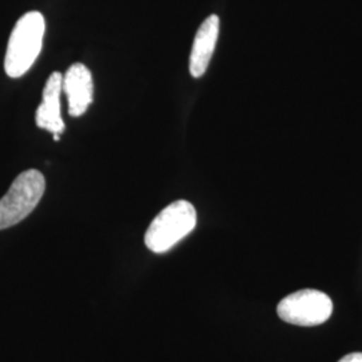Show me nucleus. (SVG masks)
Here are the masks:
<instances>
[{"mask_svg": "<svg viewBox=\"0 0 362 362\" xmlns=\"http://www.w3.org/2000/svg\"><path fill=\"white\" fill-rule=\"evenodd\" d=\"M45 18L40 13H27L16 22L8 40L4 70L11 78H21L34 65L42 50Z\"/></svg>", "mask_w": 362, "mask_h": 362, "instance_id": "nucleus-1", "label": "nucleus"}, {"mask_svg": "<svg viewBox=\"0 0 362 362\" xmlns=\"http://www.w3.org/2000/svg\"><path fill=\"white\" fill-rule=\"evenodd\" d=\"M196 223V209L189 202H173L151 223L144 238L145 245L156 254L167 252L194 231Z\"/></svg>", "mask_w": 362, "mask_h": 362, "instance_id": "nucleus-2", "label": "nucleus"}, {"mask_svg": "<svg viewBox=\"0 0 362 362\" xmlns=\"http://www.w3.org/2000/svg\"><path fill=\"white\" fill-rule=\"evenodd\" d=\"M46 189L45 176L28 169L13 180L8 192L0 199V230L10 228L26 219L38 206Z\"/></svg>", "mask_w": 362, "mask_h": 362, "instance_id": "nucleus-3", "label": "nucleus"}, {"mask_svg": "<svg viewBox=\"0 0 362 362\" xmlns=\"http://www.w3.org/2000/svg\"><path fill=\"white\" fill-rule=\"evenodd\" d=\"M276 311L279 318L287 324L318 326L332 317L333 300L320 290L303 288L284 298Z\"/></svg>", "mask_w": 362, "mask_h": 362, "instance_id": "nucleus-4", "label": "nucleus"}, {"mask_svg": "<svg viewBox=\"0 0 362 362\" xmlns=\"http://www.w3.org/2000/svg\"><path fill=\"white\" fill-rule=\"evenodd\" d=\"M62 90L69 101L70 116H82L93 101V78L90 70L83 64H74L66 71Z\"/></svg>", "mask_w": 362, "mask_h": 362, "instance_id": "nucleus-5", "label": "nucleus"}, {"mask_svg": "<svg viewBox=\"0 0 362 362\" xmlns=\"http://www.w3.org/2000/svg\"><path fill=\"white\" fill-rule=\"evenodd\" d=\"M64 77L59 71H54L43 89V100L35 115L38 128L49 130L52 134H61L65 122L61 117V91Z\"/></svg>", "mask_w": 362, "mask_h": 362, "instance_id": "nucleus-6", "label": "nucleus"}, {"mask_svg": "<svg viewBox=\"0 0 362 362\" xmlns=\"http://www.w3.org/2000/svg\"><path fill=\"white\" fill-rule=\"evenodd\" d=\"M220 21L218 15H209L199 27L194 37L189 71L192 77L200 78L207 71L208 65L215 52V46L219 37Z\"/></svg>", "mask_w": 362, "mask_h": 362, "instance_id": "nucleus-7", "label": "nucleus"}, {"mask_svg": "<svg viewBox=\"0 0 362 362\" xmlns=\"http://www.w3.org/2000/svg\"><path fill=\"white\" fill-rule=\"evenodd\" d=\"M338 362H362V353H350L348 356H345L344 358H341Z\"/></svg>", "mask_w": 362, "mask_h": 362, "instance_id": "nucleus-8", "label": "nucleus"}, {"mask_svg": "<svg viewBox=\"0 0 362 362\" xmlns=\"http://www.w3.org/2000/svg\"><path fill=\"white\" fill-rule=\"evenodd\" d=\"M59 140V134H54V141H58Z\"/></svg>", "mask_w": 362, "mask_h": 362, "instance_id": "nucleus-9", "label": "nucleus"}]
</instances>
